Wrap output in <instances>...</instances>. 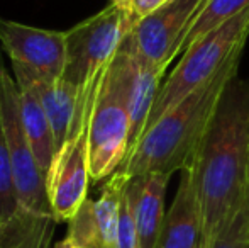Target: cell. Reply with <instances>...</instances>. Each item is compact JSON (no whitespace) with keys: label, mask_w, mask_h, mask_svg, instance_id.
Instances as JSON below:
<instances>
[{"label":"cell","mask_w":249,"mask_h":248,"mask_svg":"<svg viewBox=\"0 0 249 248\" xmlns=\"http://www.w3.org/2000/svg\"><path fill=\"white\" fill-rule=\"evenodd\" d=\"M187 170L198 202L200 248H212L246 197L249 78L229 80Z\"/></svg>","instance_id":"1"},{"label":"cell","mask_w":249,"mask_h":248,"mask_svg":"<svg viewBox=\"0 0 249 248\" xmlns=\"http://www.w3.org/2000/svg\"><path fill=\"white\" fill-rule=\"evenodd\" d=\"M243 50H237L209 82L148 126L119 172L134 179L149 173L171 177L178 170H187L224 89L237 75Z\"/></svg>","instance_id":"2"},{"label":"cell","mask_w":249,"mask_h":248,"mask_svg":"<svg viewBox=\"0 0 249 248\" xmlns=\"http://www.w3.org/2000/svg\"><path fill=\"white\" fill-rule=\"evenodd\" d=\"M248 36L249 7L192 44L161 85L146 128L209 82L237 50L246 46Z\"/></svg>","instance_id":"3"},{"label":"cell","mask_w":249,"mask_h":248,"mask_svg":"<svg viewBox=\"0 0 249 248\" xmlns=\"http://www.w3.org/2000/svg\"><path fill=\"white\" fill-rule=\"evenodd\" d=\"M104 73L82 87L75 128L65 145L56 152L46 173L48 197L56 223H68L89 199V186L92 182L89 129Z\"/></svg>","instance_id":"4"},{"label":"cell","mask_w":249,"mask_h":248,"mask_svg":"<svg viewBox=\"0 0 249 248\" xmlns=\"http://www.w3.org/2000/svg\"><path fill=\"white\" fill-rule=\"evenodd\" d=\"M0 129L16 179L19 212L37 221L56 223L46 189V175L41 170L27 139L20 117L19 87L16 76L3 65L0 55Z\"/></svg>","instance_id":"5"},{"label":"cell","mask_w":249,"mask_h":248,"mask_svg":"<svg viewBox=\"0 0 249 248\" xmlns=\"http://www.w3.org/2000/svg\"><path fill=\"white\" fill-rule=\"evenodd\" d=\"M134 17L125 5L108 3L105 9L66 31V68L63 78L85 87L99 78L121 50Z\"/></svg>","instance_id":"6"},{"label":"cell","mask_w":249,"mask_h":248,"mask_svg":"<svg viewBox=\"0 0 249 248\" xmlns=\"http://www.w3.org/2000/svg\"><path fill=\"white\" fill-rule=\"evenodd\" d=\"M131 141V116L121 82L112 70H105L99 87L89 129L90 179L107 180L125 162Z\"/></svg>","instance_id":"7"},{"label":"cell","mask_w":249,"mask_h":248,"mask_svg":"<svg viewBox=\"0 0 249 248\" xmlns=\"http://www.w3.org/2000/svg\"><path fill=\"white\" fill-rule=\"evenodd\" d=\"M209 0H171L136 22L125 38L132 50L151 65L166 70L183 50L185 39Z\"/></svg>","instance_id":"8"},{"label":"cell","mask_w":249,"mask_h":248,"mask_svg":"<svg viewBox=\"0 0 249 248\" xmlns=\"http://www.w3.org/2000/svg\"><path fill=\"white\" fill-rule=\"evenodd\" d=\"M0 46L17 63L34 73L61 78L66 68V31L27 26L0 17Z\"/></svg>","instance_id":"9"},{"label":"cell","mask_w":249,"mask_h":248,"mask_svg":"<svg viewBox=\"0 0 249 248\" xmlns=\"http://www.w3.org/2000/svg\"><path fill=\"white\" fill-rule=\"evenodd\" d=\"M112 70L122 85L131 116V141H129V153H131L146 129L151 109L163 85L161 80L166 70L158 68L142 60L127 41L122 43L121 50L112 60Z\"/></svg>","instance_id":"10"},{"label":"cell","mask_w":249,"mask_h":248,"mask_svg":"<svg viewBox=\"0 0 249 248\" xmlns=\"http://www.w3.org/2000/svg\"><path fill=\"white\" fill-rule=\"evenodd\" d=\"M10 65H12V72L26 76L27 82L33 85V89L39 95L41 104L50 119L53 136H54V146L58 152L75 128L82 89L63 76L61 78H50V76L37 75L33 70L17 65V63H10Z\"/></svg>","instance_id":"11"},{"label":"cell","mask_w":249,"mask_h":248,"mask_svg":"<svg viewBox=\"0 0 249 248\" xmlns=\"http://www.w3.org/2000/svg\"><path fill=\"white\" fill-rule=\"evenodd\" d=\"M170 175L149 173L129 180L127 191L134 211L138 248H156L164 221V194Z\"/></svg>","instance_id":"12"},{"label":"cell","mask_w":249,"mask_h":248,"mask_svg":"<svg viewBox=\"0 0 249 248\" xmlns=\"http://www.w3.org/2000/svg\"><path fill=\"white\" fill-rule=\"evenodd\" d=\"M200 242L202 229L197 194L190 172L183 170L173 202L164 214L156 248H200Z\"/></svg>","instance_id":"13"},{"label":"cell","mask_w":249,"mask_h":248,"mask_svg":"<svg viewBox=\"0 0 249 248\" xmlns=\"http://www.w3.org/2000/svg\"><path fill=\"white\" fill-rule=\"evenodd\" d=\"M14 76H16L17 87H19V107L24 129H26L34 156L46 175L56 155L54 136H53L50 119L41 104L39 95L33 89V85L27 82L26 76L17 72H14Z\"/></svg>","instance_id":"14"},{"label":"cell","mask_w":249,"mask_h":248,"mask_svg":"<svg viewBox=\"0 0 249 248\" xmlns=\"http://www.w3.org/2000/svg\"><path fill=\"white\" fill-rule=\"evenodd\" d=\"M249 0H209L203 10L200 12L197 20L192 26L190 33H188L187 39H185L183 50L181 53L188 50L194 43H197L200 38L209 34L212 29L219 27L226 20L232 19L234 16L241 12V10L248 9Z\"/></svg>","instance_id":"15"},{"label":"cell","mask_w":249,"mask_h":248,"mask_svg":"<svg viewBox=\"0 0 249 248\" xmlns=\"http://www.w3.org/2000/svg\"><path fill=\"white\" fill-rule=\"evenodd\" d=\"M17 212H19V202H17L16 179L5 139L0 129V223L12 219Z\"/></svg>","instance_id":"16"},{"label":"cell","mask_w":249,"mask_h":248,"mask_svg":"<svg viewBox=\"0 0 249 248\" xmlns=\"http://www.w3.org/2000/svg\"><path fill=\"white\" fill-rule=\"evenodd\" d=\"M58 223L37 221L17 212L12 219L0 223V248H17L36 231H54Z\"/></svg>","instance_id":"17"},{"label":"cell","mask_w":249,"mask_h":248,"mask_svg":"<svg viewBox=\"0 0 249 248\" xmlns=\"http://www.w3.org/2000/svg\"><path fill=\"white\" fill-rule=\"evenodd\" d=\"M249 231V201L244 197V202L241 208L234 212L231 221L220 233V236L215 240L212 248H246Z\"/></svg>","instance_id":"18"},{"label":"cell","mask_w":249,"mask_h":248,"mask_svg":"<svg viewBox=\"0 0 249 248\" xmlns=\"http://www.w3.org/2000/svg\"><path fill=\"white\" fill-rule=\"evenodd\" d=\"M171 0H129L125 3L127 10L131 12V16L134 17V20H141L142 17L149 16V14L156 12L158 9H161L163 5H166Z\"/></svg>","instance_id":"19"},{"label":"cell","mask_w":249,"mask_h":248,"mask_svg":"<svg viewBox=\"0 0 249 248\" xmlns=\"http://www.w3.org/2000/svg\"><path fill=\"white\" fill-rule=\"evenodd\" d=\"M54 231H36L27 236L17 248H51V238Z\"/></svg>","instance_id":"20"},{"label":"cell","mask_w":249,"mask_h":248,"mask_svg":"<svg viewBox=\"0 0 249 248\" xmlns=\"http://www.w3.org/2000/svg\"><path fill=\"white\" fill-rule=\"evenodd\" d=\"M51 248H78V247H76L75 243L71 242V240H70V238H66V236H65V238H63V240H59L58 243H54V245H53Z\"/></svg>","instance_id":"21"},{"label":"cell","mask_w":249,"mask_h":248,"mask_svg":"<svg viewBox=\"0 0 249 248\" xmlns=\"http://www.w3.org/2000/svg\"><path fill=\"white\" fill-rule=\"evenodd\" d=\"M129 0H110V3H119V5H125Z\"/></svg>","instance_id":"22"},{"label":"cell","mask_w":249,"mask_h":248,"mask_svg":"<svg viewBox=\"0 0 249 248\" xmlns=\"http://www.w3.org/2000/svg\"><path fill=\"white\" fill-rule=\"evenodd\" d=\"M246 197H248V201H249V175H248V189H246Z\"/></svg>","instance_id":"23"},{"label":"cell","mask_w":249,"mask_h":248,"mask_svg":"<svg viewBox=\"0 0 249 248\" xmlns=\"http://www.w3.org/2000/svg\"><path fill=\"white\" fill-rule=\"evenodd\" d=\"M246 248H249V231H248V240H246Z\"/></svg>","instance_id":"24"}]
</instances>
